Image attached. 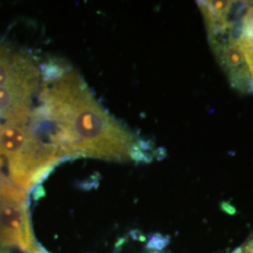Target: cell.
Masks as SVG:
<instances>
[{"label": "cell", "instance_id": "obj_1", "mask_svg": "<svg viewBox=\"0 0 253 253\" xmlns=\"http://www.w3.org/2000/svg\"><path fill=\"white\" fill-rule=\"evenodd\" d=\"M40 100L31 119L45 125L47 140L64 159L151 160L150 146L113 118L73 69L54 66L42 72Z\"/></svg>", "mask_w": 253, "mask_h": 253}, {"label": "cell", "instance_id": "obj_2", "mask_svg": "<svg viewBox=\"0 0 253 253\" xmlns=\"http://www.w3.org/2000/svg\"><path fill=\"white\" fill-rule=\"evenodd\" d=\"M0 156L7 162L9 180L27 193L65 160L29 121L0 124Z\"/></svg>", "mask_w": 253, "mask_h": 253}, {"label": "cell", "instance_id": "obj_3", "mask_svg": "<svg viewBox=\"0 0 253 253\" xmlns=\"http://www.w3.org/2000/svg\"><path fill=\"white\" fill-rule=\"evenodd\" d=\"M27 192L0 174V246L34 250Z\"/></svg>", "mask_w": 253, "mask_h": 253}, {"label": "cell", "instance_id": "obj_4", "mask_svg": "<svg viewBox=\"0 0 253 253\" xmlns=\"http://www.w3.org/2000/svg\"><path fill=\"white\" fill-rule=\"evenodd\" d=\"M42 84V68L31 55L0 42V88L35 94Z\"/></svg>", "mask_w": 253, "mask_h": 253}, {"label": "cell", "instance_id": "obj_5", "mask_svg": "<svg viewBox=\"0 0 253 253\" xmlns=\"http://www.w3.org/2000/svg\"><path fill=\"white\" fill-rule=\"evenodd\" d=\"M208 40L231 85L241 93L252 94L251 77L244 55L233 36V29L222 36Z\"/></svg>", "mask_w": 253, "mask_h": 253}, {"label": "cell", "instance_id": "obj_6", "mask_svg": "<svg viewBox=\"0 0 253 253\" xmlns=\"http://www.w3.org/2000/svg\"><path fill=\"white\" fill-rule=\"evenodd\" d=\"M233 36L244 55L253 94V2H244L240 17L235 19Z\"/></svg>", "mask_w": 253, "mask_h": 253}, {"label": "cell", "instance_id": "obj_7", "mask_svg": "<svg viewBox=\"0 0 253 253\" xmlns=\"http://www.w3.org/2000/svg\"><path fill=\"white\" fill-rule=\"evenodd\" d=\"M29 253H47L46 252H44L43 250H36V249H34L33 251H31Z\"/></svg>", "mask_w": 253, "mask_h": 253}, {"label": "cell", "instance_id": "obj_8", "mask_svg": "<svg viewBox=\"0 0 253 253\" xmlns=\"http://www.w3.org/2000/svg\"><path fill=\"white\" fill-rule=\"evenodd\" d=\"M3 165H4V160H3V158L0 156V169L2 168Z\"/></svg>", "mask_w": 253, "mask_h": 253}, {"label": "cell", "instance_id": "obj_9", "mask_svg": "<svg viewBox=\"0 0 253 253\" xmlns=\"http://www.w3.org/2000/svg\"><path fill=\"white\" fill-rule=\"evenodd\" d=\"M243 253V251L241 249H237V250H235L234 253Z\"/></svg>", "mask_w": 253, "mask_h": 253}, {"label": "cell", "instance_id": "obj_10", "mask_svg": "<svg viewBox=\"0 0 253 253\" xmlns=\"http://www.w3.org/2000/svg\"></svg>", "mask_w": 253, "mask_h": 253}]
</instances>
